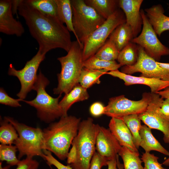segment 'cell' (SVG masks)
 <instances>
[{
  "mask_svg": "<svg viewBox=\"0 0 169 169\" xmlns=\"http://www.w3.org/2000/svg\"><path fill=\"white\" fill-rule=\"evenodd\" d=\"M18 13L24 19L41 52L46 54L57 48L69 51L72 42L69 31L59 18L43 14L27 0H21Z\"/></svg>",
  "mask_w": 169,
  "mask_h": 169,
  "instance_id": "obj_1",
  "label": "cell"
},
{
  "mask_svg": "<svg viewBox=\"0 0 169 169\" xmlns=\"http://www.w3.org/2000/svg\"><path fill=\"white\" fill-rule=\"evenodd\" d=\"M80 122V118L67 115L51 123L43 130L44 149L53 153L61 160L66 159Z\"/></svg>",
  "mask_w": 169,
  "mask_h": 169,
  "instance_id": "obj_2",
  "label": "cell"
},
{
  "mask_svg": "<svg viewBox=\"0 0 169 169\" xmlns=\"http://www.w3.org/2000/svg\"><path fill=\"white\" fill-rule=\"evenodd\" d=\"M99 126L91 118L80 122L67 158V163L73 169H89L91 160L96 151Z\"/></svg>",
  "mask_w": 169,
  "mask_h": 169,
  "instance_id": "obj_3",
  "label": "cell"
},
{
  "mask_svg": "<svg viewBox=\"0 0 169 169\" xmlns=\"http://www.w3.org/2000/svg\"><path fill=\"white\" fill-rule=\"evenodd\" d=\"M83 49L77 40L73 41L67 55L57 59L60 63L61 70L57 74V87L53 89L54 94H67L79 83L81 72L84 67Z\"/></svg>",
  "mask_w": 169,
  "mask_h": 169,
  "instance_id": "obj_4",
  "label": "cell"
},
{
  "mask_svg": "<svg viewBox=\"0 0 169 169\" xmlns=\"http://www.w3.org/2000/svg\"><path fill=\"white\" fill-rule=\"evenodd\" d=\"M72 21L76 40L83 49V44L91 34L106 20L84 0H70Z\"/></svg>",
  "mask_w": 169,
  "mask_h": 169,
  "instance_id": "obj_5",
  "label": "cell"
},
{
  "mask_svg": "<svg viewBox=\"0 0 169 169\" xmlns=\"http://www.w3.org/2000/svg\"><path fill=\"white\" fill-rule=\"evenodd\" d=\"M49 83V80L40 70L33 88L37 92L36 97L31 100L23 101L34 107L38 117L46 123L52 122L63 116L59 102L61 95L54 98L48 94L45 88Z\"/></svg>",
  "mask_w": 169,
  "mask_h": 169,
  "instance_id": "obj_6",
  "label": "cell"
},
{
  "mask_svg": "<svg viewBox=\"0 0 169 169\" xmlns=\"http://www.w3.org/2000/svg\"><path fill=\"white\" fill-rule=\"evenodd\" d=\"M4 119L14 126L18 134L14 144L19 152L18 158L23 156L32 158L35 156L43 157L44 143L43 130L19 122L10 117Z\"/></svg>",
  "mask_w": 169,
  "mask_h": 169,
  "instance_id": "obj_7",
  "label": "cell"
},
{
  "mask_svg": "<svg viewBox=\"0 0 169 169\" xmlns=\"http://www.w3.org/2000/svg\"><path fill=\"white\" fill-rule=\"evenodd\" d=\"M126 23L123 11L119 8L95 30L83 44V59L84 61L94 56L103 46L113 31L119 25Z\"/></svg>",
  "mask_w": 169,
  "mask_h": 169,
  "instance_id": "obj_8",
  "label": "cell"
},
{
  "mask_svg": "<svg viewBox=\"0 0 169 169\" xmlns=\"http://www.w3.org/2000/svg\"><path fill=\"white\" fill-rule=\"evenodd\" d=\"M152 94L151 92H145L141 99L136 101L130 100L123 95L111 97L105 107L104 115L119 118L131 114L139 115L146 110Z\"/></svg>",
  "mask_w": 169,
  "mask_h": 169,
  "instance_id": "obj_9",
  "label": "cell"
},
{
  "mask_svg": "<svg viewBox=\"0 0 169 169\" xmlns=\"http://www.w3.org/2000/svg\"><path fill=\"white\" fill-rule=\"evenodd\" d=\"M141 14L143 21L142 30L140 34L131 42L142 47L149 56L159 62L162 56L169 55V48L159 40L142 9L141 10Z\"/></svg>",
  "mask_w": 169,
  "mask_h": 169,
  "instance_id": "obj_10",
  "label": "cell"
},
{
  "mask_svg": "<svg viewBox=\"0 0 169 169\" xmlns=\"http://www.w3.org/2000/svg\"><path fill=\"white\" fill-rule=\"evenodd\" d=\"M46 54L38 50L36 54L20 70H16L12 64L10 65L8 74L16 77L20 83V90L17 94L19 98L24 99L28 93L33 90L38 77V70L45 59Z\"/></svg>",
  "mask_w": 169,
  "mask_h": 169,
  "instance_id": "obj_11",
  "label": "cell"
},
{
  "mask_svg": "<svg viewBox=\"0 0 169 169\" xmlns=\"http://www.w3.org/2000/svg\"><path fill=\"white\" fill-rule=\"evenodd\" d=\"M152 93L151 100L146 110L138 115L141 121L151 129L161 131L163 140L169 143V116L163 114L161 107L164 100L158 94Z\"/></svg>",
  "mask_w": 169,
  "mask_h": 169,
  "instance_id": "obj_12",
  "label": "cell"
},
{
  "mask_svg": "<svg viewBox=\"0 0 169 169\" xmlns=\"http://www.w3.org/2000/svg\"><path fill=\"white\" fill-rule=\"evenodd\" d=\"M138 56L136 63L133 65L122 66L121 72L131 75L136 72L140 76L169 81V70L160 66L157 61L149 56L143 49L138 45Z\"/></svg>",
  "mask_w": 169,
  "mask_h": 169,
  "instance_id": "obj_13",
  "label": "cell"
},
{
  "mask_svg": "<svg viewBox=\"0 0 169 169\" xmlns=\"http://www.w3.org/2000/svg\"><path fill=\"white\" fill-rule=\"evenodd\" d=\"M122 146L109 129L99 125L95 142V150L108 161L116 158Z\"/></svg>",
  "mask_w": 169,
  "mask_h": 169,
  "instance_id": "obj_14",
  "label": "cell"
},
{
  "mask_svg": "<svg viewBox=\"0 0 169 169\" xmlns=\"http://www.w3.org/2000/svg\"><path fill=\"white\" fill-rule=\"evenodd\" d=\"M12 10V0L0 1V32L8 35L21 36L25 30L20 22L14 18Z\"/></svg>",
  "mask_w": 169,
  "mask_h": 169,
  "instance_id": "obj_15",
  "label": "cell"
},
{
  "mask_svg": "<svg viewBox=\"0 0 169 169\" xmlns=\"http://www.w3.org/2000/svg\"><path fill=\"white\" fill-rule=\"evenodd\" d=\"M143 0H119V5L124 12L126 23L131 28L134 38L137 36L143 25L140 8Z\"/></svg>",
  "mask_w": 169,
  "mask_h": 169,
  "instance_id": "obj_16",
  "label": "cell"
},
{
  "mask_svg": "<svg viewBox=\"0 0 169 169\" xmlns=\"http://www.w3.org/2000/svg\"><path fill=\"white\" fill-rule=\"evenodd\" d=\"M106 74L123 80L126 86L136 84L147 86L150 88L151 92L152 93H156L169 86V81L140 76H134L124 73L118 69L108 72Z\"/></svg>",
  "mask_w": 169,
  "mask_h": 169,
  "instance_id": "obj_17",
  "label": "cell"
},
{
  "mask_svg": "<svg viewBox=\"0 0 169 169\" xmlns=\"http://www.w3.org/2000/svg\"><path fill=\"white\" fill-rule=\"evenodd\" d=\"M109 129L121 146L139 152L134 143L132 134L126 125L121 119L111 118Z\"/></svg>",
  "mask_w": 169,
  "mask_h": 169,
  "instance_id": "obj_18",
  "label": "cell"
},
{
  "mask_svg": "<svg viewBox=\"0 0 169 169\" xmlns=\"http://www.w3.org/2000/svg\"><path fill=\"white\" fill-rule=\"evenodd\" d=\"M144 11L156 35L160 36L164 32L169 30V17L164 14L165 10L161 4L146 8Z\"/></svg>",
  "mask_w": 169,
  "mask_h": 169,
  "instance_id": "obj_19",
  "label": "cell"
},
{
  "mask_svg": "<svg viewBox=\"0 0 169 169\" xmlns=\"http://www.w3.org/2000/svg\"><path fill=\"white\" fill-rule=\"evenodd\" d=\"M89 97L87 89L79 83L77 84L68 93L65 94L59 105L62 110L63 116L68 115L67 112L74 103L87 100Z\"/></svg>",
  "mask_w": 169,
  "mask_h": 169,
  "instance_id": "obj_20",
  "label": "cell"
},
{
  "mask_svg": "<svg viewBox=\"0 0 169 169\" xmlns=\"http://www.w3.org/2000/svg\"><path fill=\"white\" fill-rule=\"evenodd\" d=\"M151 129L145 124L142 125L139 131L141 139L140 146L146 152L154 151L169 156V152L154 137Z\"/></svg>",
  "mask_w": 169,
  "mask_h": 169,
  "instance_id": "obj_21",
  "label": "cell"
},
{
  "mask_svg": "<svg viewBox=\"0 0 169 169\" xmlns=\"http://www.w3.org/2000/svg\"><path fill=\"white\" fill-rule=\"evenodd\" d=\"M109 39L120 52L134 38L131 27L126 23L118 25L111 33Z\"/></svg>",
  "mask_w": 169,
  "mask_h": 169,
  "instance_id": "obj_22",
  "label": "cell"
},
{
  "mask_svg": "<svg viewBox=\"0 0 169 169\" xmlns=\"http://www.w3.org/2000/svg\"><path fill=\"white\" fill-rule=\"evenodd\" d=\"M117 0H85L86 4L93 8L97 12L106 19L119 9Z\"/></svg>",
  "mask_w": 169,
  "mask_h": 169,
  "instance_id": "obj_23",
  "label": "cell"
},
{
  "mask_svg": "<svg viewBox=\"0 0 169 169\" xmlns=\"http://www.w3.org/2000/svg\"><path fill=\"white\" fill-rule=\"evenodd\" d=\"M57 6L58 14L60 20L66 25L69 32L73 33L75 37L72 18L73 12L70 0H55Z\"/></svg>",
  "mask_w": 169,
  "mask_h": 169,
  "instance_id": "obj_24",
  "label": "cell"
},
{
  "mask_svg": "<svg viewBox=\"0 0 169 169\" xmlns=\"http://www.w3.org/2000/svg\"><path fill=\"white\" fill-rule=\"evenodd\" d=\"M108 71L105 70H95L84 67L81 71L79 83L87 89L94 84L100 83V78Z\"/></svg>",
  "mask_w": 169,
  "mask_h": 169,
  "instance_id": "obj_25",
  "label": "cell"
},
{
  "mask_svg": "<svg viewBox=\"0 0 169 169\" xmlns=\"http://www.w3.org/2000/svg\"><path fill=\"white\" fill-rule=\"evenodd\" d=\"M123 161L124 169H143L139 152L122 146L118 153Z\"/></svg>",
  "mask_w": 169,
  "mask_h": 169,
  "instance_id": "obj_26",
  "label": "cell"
},
{
  "mask_svg": "<svg viewBox=\"0 0 169 169\" xmlns=\"http://www.w3.org/2000/svg\"><path fill=\"white\" fill-rule=\"evenodd\" d=\"M138 56V45L131 42L120 52L117 60L122 66H132L137 62Z\"/></svg>",
  "mask_w": 169,
  "mask_h": 169,
  "instance_id": "obj_27",
  "label": "cell"
},
{
  "mask_svg": "<svg viewBox=\"0 0 169 169\" xmlns=\"http://www.w3.org/2000/svg\"><path fill=\"white\" fill-rule=\"evenodd\" d=\"M84 66L95 70H105L109 72L118 69L122 66L115 61L105 60L94 55L84 61Z\"/></svg>",
  "mask_w": 169,
  "mask_h": 169,
  "instance_id": "obj_28",
  "label": "cell"
},
{
  "mask_svg": "<svg viewBox=\"0 0 169 169\" xmlns=\"http://www.w3.org/2000/svg\"><path fill=\"white\" fill-rule=\"evenodd\" d=\"M120 119L125 122L132 136L134 143L136 148H139L141 141L139 131L141 126V120L138 115L133 114L124 116Z\"/></svg>",
  "mask_w": 169,
  "mask_h": 169,
  "instance_id": "obj_29",
  "label": "cell"
},
{
  "mask_svg": "<svg viewBox=\"0 0 169 169\" xmlns=\"http://www.w3.org/2000/svg\"><path fill=\"white\" fill-rule=\"evenodd\" d=\"M18 137V134L14 126L4 119L0 122V142L2 144H14Z\"/></svg>",
  "mask_w": 169,
  "mask_h": 169,
  "instance_id": "obj_30",
  "label": "cell"
},
{
  "mask_svg": "<svg viewBox=\"0 0 169 169\" xmlns=\"http://www.w3.org/2000/svg\"><path fill=\"white\" fill-rule=\"evenodd\" d=\"M27 0L33 7L43 14L59 18L57 6L55 0Z\"/></svg>",
  "mask_w": 169,
  "mask_h": 169,
  "instance_id": "obj_31",
  "label": "cell"
},
{
  "mask_svg": "<svg viewBox=\"0 0 169 169\" xmlns=\"http://www.w3.org/2000/svg\"><path fill=\"white\" fill-rule=\"evenodd\" d=\"M119 52L114 44L108 39L94 55L105 60L115 61L117 60Z\"/></svg>",
  "mask_w": 169,
  "mask_h": 169,
  "instance_id": "obj_32",
  "label": "cell"
},
{
  "mask_svg": "<svg viewBox=\"0 0 169 169\" xmlns=\"http://www.w3.org/2000/svg\"><path fill=\"white\" fill-rule=\"evenodd\" d=\"M18 149L15 146L12 145H0V160L5 161L10 166L18 165L20 161L17 158L16 152Z\"/></svg>",
  "mask_w": 169,
  "mask_h": 169,
  "instance_id": "obj_33",
  "label": "cell"
},
{
  "mask_svg": "<svg viewBox=\"0 0 169 169\" xmlns=\"http://www.w3.org/2000/svg\"><path fill=\"white\" fill-rule=\"evenodd\" d=\"M144 164L143 169H166L158 161L159 157L150 152L143 153L141 158Z\"/></svg>",
  "mask_w": 169,
  "mask_h": 169,
  "instance_id": "obj_34",
  "label": "cell"
},
{
  "mask_svg": "<svg viewBox=\"0 0 169 169\" xmlns=\"http://www.w3.org/2000/svg\"><path fill=\"white\" fill-rule=\"evenodd\" d=\"M23 100L20 98L15 99L12 98L8 95L3 88H0V104L13 107H21V105L19 102L23 101Z\"/></svg>",
  "mask_w": 169,
  "mask_h": 169,
  "instance_id": "obj_35",
  "label": "cell"
},
{
  "mask_svg": "<svg viewBox=\"0 0 169 169\" xmlns=\"http://www.w3.org/2000/svg\"><path fill=\"white\" fill-rule=\"evenodd\" d=\"M44 155L43 158L46 161L49 165H53L57 169H73L69 165H65L56 159L52 155L51 152L46 149L43 150Z\"/></svg>",
  "mask_w": 169,
  "mask_h": 169,
  "instance_id": "obj_36",
  "label": "cell"
},
{
  "mask_svg": "<svg viewBox=\"0 0 169 169\" xmlns=\"http://www.w3.org/2000/svg\"><path fill=\"white\" fill-rule=\"evenodd\" d=\"M108 160L95 151L91 160L89 169H100L107 165Z\"/></svg>",
  "mask_w": 169,
  "mask_h": 169,
  "instance_id": "obj_37",
  "label": "cell"
},
{
  "mask_svg": "<svg viewBox=\"0 0 169 169\" xmlns=\"http://www.w3.org/2000/svg\"><path fill=\"white\" fill-rule=\"evenodd\" d=\"M39 164L32 158L27 157L22 161L18 165L16 169H38Z\"/></svg>",
  "mask_w": 169,
  "mask_h": 169,
  "instance_id": "obj_38",
  "label": "cell"
},
{
  "mask_svg": "<svg viewBox=\"0 0 169 169\" xmlns=\"http://www.w3.org/2000/svg\"><path fill=\"white\" fill-rule=\"evenodd\" d=\"M105 107L100 102H96L90 106L89 111L91 115L95 117H98L104 115Z\"/></svg>",
  "mask_w": 169,
  "mask_h": 169,
  "instance_id": "obj_39",
  "label": "cell"
},
{
  "mask_svg": "<svg viewBox=\"0 0 169 169\" xmlns=\"http://www.w3.org/2000/svg\"><path fill=\"white\" fill-rule=\"evenodd\" d=\"M161 110L165 115L169 116V98L165 99L162 102Z\"/></svg>",
  "mask_w": 169,
  "mask_h": 169,
  "instance_id": "obj_40",
  "label": "cell"
},
{
  "mask_svg": "<svg viewBox=\"0 0 169 169\" xmlns=\"http://www.w3.org/2000/svg\"><path fill=\"white\" fill-rule=\"evenodd\" d=\"M21 0H12V10L13 14H16L18 16V9Z\"/></svg>",
  "mask_w": 169,
  "mask_h": 169,
  "instance_id": "obj_41",
  "label": "cell"
},
{
  "mask_svg": "<svg viewBox=\"0 0 169 169\" xmlns=\"http://www.w3.org/2000/svg\"><path fill=\"white\" fill-rule=\"evenodd\" d=\"M107 166L108 169H118L116 158L108 161Z\"/></svg>",
  "mask_w": 169,
  "mask_h": 169,
  "instance_id": "obj_42",
  "label": "cell"
},
{
  "mask_svg": "<svg viewBox=\"0 0 169 169\" xmlns=\"http://www.w3.org/2000/svg\"><path fill=\"white\" fill-rule=\"evenodd\" d=\"M161 95L164 98H169V86L161 91Z\"/></svg>",
  "mask_w": 169,
  "mask_h": 169,
  "instance_id": "obj_43",
  "label": "cell"
},
{
  "mask_svg": "<svg viewBox=\"0 0 169 169\" xmlns=\"http://www.w3.org/2000/svg\"><path fill=\"white\" fill-rule=\"evenodd\" d=\"M157 64L161 67L169 70V63L157 62Z\"/></svg>",
  "mask_w": 169,
  "mask_h": 169,
  "instance_id": "obj_44",
  "label": "cell"
},
{
  "mask_svg": "<svg viewBox=\"0 0 169 169\" xmlns=\"http://www.w3.org/2000/svg\"><path fill=\"white\" fill-rule=\"evenodd\" d=\"M119 155L117 157V163L118 169H124L123 164L121 163L119 160Z\"/></svg>",
  "mask_w": 169,
  "mask_h": 169,
  "instance_id": "obj_45",
  "label": "cell"
},
{
  "mask_svg": "<svg viewBox=\"0 0 169 169\" xmlns=\"http://www.w3.org/2000/svg\"><path fill=\"white\" fill-rule=\"evenodd\" d=\"M162 164L166 166H169V157L166 159Z\"/></svg>",
  "mask_w": 169,
  "mask_h": 169,
  "instance_id": "obj_46",
  "label": "cell"
},
{
  "mask_svg": "<svg viewBox=\"0 0 169 169\" xmlns=\"http://www.w3.org/2000/svg\"><path fill=\"white\" fill-rule=\"evenodd\" d=\"M10 166L9 165H8L4 167H3L2 166V162L0 163V169H9Z\"/></svg>",
  "mask_w": 169,
  "mask_h": 169,
  "instance_id": "obj_47",
  "label": "cell"
},
{
  "mask_svg": "<svg viewBox=\"0 0 169 169\" xmlns=\"http://www.w3.org/2000/svg\"></svg>",
  "mask_w": 169,
  "mask_h": 169,
  "instance_id": "obj_48",
  "label": "cell"
}]
</instances>
